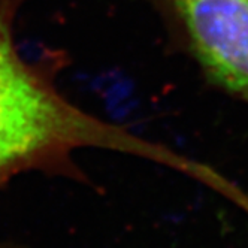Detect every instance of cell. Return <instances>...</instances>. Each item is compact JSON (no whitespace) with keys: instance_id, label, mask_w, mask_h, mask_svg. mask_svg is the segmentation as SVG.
Returning a JSON list of instances; mask_svg holds the SVG:
<instances>
[{"instance_id":"2","label":"cell","mask_w":248,"mask_h":248,"mask_svg":"<svg viewBox=\"0 0 248 248\" xmlns=\"http://www.w3.org/2000/svg\"><path fill=\"white\" fill-rule=\"evenodd\" d=\"M214 90L248 106V0H142Z\"/></svg>"},{"instance_id":"3","label":"cell","mask_w":248,"mask_h":248,"mask_svg":"<svg viewBox=\"0 0 248 248\" xmlns=\"http://www.w3.org/2000/svg\"><path fill=\"white\" fill-rule=\"evenodd\" d=\"M0 248H30L21 242H15L11 239H0Z\"/></svg>"},{"instance_id":"1","label":"cell","mask_w":248,"mask_h":248,"mask_svg":"<svg viewBox=\"0 0 248 248\" xmlns=\"http://www.w3.org/2000/svg\"><path fill=\"white\" fill-rule=\"evenodd\" d=\"M24 0H0V187L26 173L84 183L75 162L82 150L133 155L190 176L194 158L106 121L67 99L57 79L69 63L64 52L27 59L15 39Z\"/></svg>"}]
</instances>
